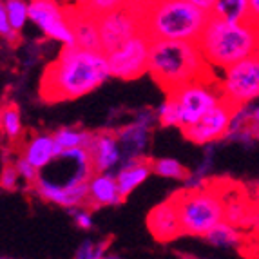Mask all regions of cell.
<instances>
[{"label":"cell","mask_w":259,"mask_h":259,"mask_svg":"<svg viewBox=\"0 0 259 259\" xmlns=\"http://www.w3.org/2000/svg\"><path fill=\"white\" fill-rule=\"evenodd\" d=\"M107 58L102 51L64 48L42 76L40 96L46 102L76 100L109 80Z\"/></svg>","instance_id":"1"},{"label":"cell","mask_w":259,"mask_h":259,"mask_svg":"<svg viewBox=\"0 0 259 259\" xmlns=\"http://www.w3.org/2000/svg\"><path fill=\"white\" fill-rule=\"evenodd\" d=\"M147 73L167 95L199 80L218 76L194 42H151Z\"/></svg>","instance_id":"2"},{"label":"cell","mask_w":259,"mask_h":259,"mask_svg":"<svg viewBox=\"0 0 259 259\" xmlns=\"http://www.w3.org/2000/svg\"><path fill=\"white\" fill-rule=\"evenodd\" d=\"M210 15L192 0L143 2L142 26L151 42H198Z\"/></svg>","instance_id":"3"},{"label":"cell","mask_w":259,"mask_h":259,"mask_svg":"<svg viewBox=\"0 0 259 259\" xmlns=\"http://www.w3.org/2000/svg\"><path fill=\"white\" fill-rule=\"evenodd\" d=\"M196 44L208 67L223 71L257 55V24L225 22L210 17Z\"/></svg>","instance_id":"4"},{"label":"cell","mask_w":259,"mask_h":259,"mask_svg":"<svg viewBox=\"0 0 259 259\" xmlns=\"http://www.w3.org/2000/svg\"><path fill=\"white\" fill-rule=\"evenodd\" d=\"M170 199L176 207L182 234L205 238L218 223L223 221L220 183L205 185L201 189H183Z\"/></svg>","instance_id":"5"},{"label":"cell","mask_w":259,"mask_h":259,"mask_svg":"<svg viewBox=\"0 0 259 259\" xmlns=\"http://www.w3.org/2000/svg\"><path fill=\"white\" fill-rule=\"evenodd\" d=\"M143 2H120L114 9L96 18L100 51L109 55L129 38L143 33Z\"/></svg>","instance_id":"6"},{"label":"cell","mask_w":259,"mask_h":259,"mask_svg":"<svg viewBox=\"0 0 259 259\" xmlns=\"http://www.w3.org/2000/svg\"><path fill=\"white\" fill-rule=\"evenodd\" d=\"M168 96H172V100L176 102L178 114H180V125L178 127L182 131L198 123L208 111H212L223 100L218 76L212 80H199V82L185 85L178 91L170 93Z\"/></svg>","instance_id":"7"},{"label":"cell","mask_w":259,"mask_h":259,"mask_svg":"<svg viewBox=\"0 0 259 259\" xmlns=\"http://www.w3.org/2000/svg\"><path fill=\"white\" fill-rule=\"evenodd\" d=\"M221 98L234 107L252 104L259 96V56L230 65L218 74Z\"/></svg>","instance_id":"8"},{"label":"cell","mask_w":259,"mask_h":259,"mask_svg":"<svg viewBox=\"0 0 259 259\" xmlns=\"http://www.w3.org/2000/svg\"><path fill=\"white\" fill-rule=\"evenodd\" d=\"M151 40L145 33L129 38L120 48L105 55L107 67L111 76L121 78V80H134L147 73V60Z\"/></svg>","instance_id":"9"},{"label":"cell","mask_w":259,"mask_h":259,"mask_svg":"<svg viewBox=\"0 0 259 259\" xmlns=\"http://www.w3.org/2000/svg\"><path fill=\"white\" fill-rule=\"evenodd\" d=\"M27 20H31L51 40L64 44V48H73L74 38L69 26V15L64 4L53 0H33L27 2Z\"/></svg>","instance_id":"10"},{"label":"cell","mask_w":259,"mask_h":259,"mask_svg":"<svg viewBox=\"0 0 259 259\" xmlns=\"http://www.w3.org/2000/svg\"><path fill=\"white\" fill-rule=\"evenodd\" d=\"M154 123V112L142 111L133 123L121 127L120 131L114 133V138H116L118 147H120L121 163L145 160V152H147L149 147V136H151V129Z\"/></svg>","instance_id":"11"},{"label":"cell","mask_w":259,"mask_h":259,"mask_svg":"<svg viewBox=\"0 0 259 259\" xmlns=\"http://www.w3.org/2000/svg\"><path fill=\"white\" fill-rule=\"evenodd\" d=\"M232 112H234V105L221 100L220 104L212 109V111H208L198 123L183 129V134H185L187 140H190L192 143H198V145L216 143L218 140L225 138L227 133H229Z\"/></svg>","instance_id":"12"},{"label":"cell","mask_w":259,"mask_h":259,"mask_svg":"<svg viewBox=\"0 0 259 259\" xmlns=\"http://www.w3.org/2000/svg\"><path fill=\"white\" fill-rule=\"evenodd\" d=\"M85 151L89 154L95 174H112V168L120 167L121 163L118 142L114 138V133H109V131L93 133Z\"/></svg>","instance_id":"13"},{"label":"cell","mask_w":259,"mask_h":259,"mask_svg":"<svg viewBox=\"0 0 259 259\" xmlns=\"http://www.w3.org/2000/svg\"><path fill=\"white\" fill-rule=\"evenodd\" d=\"M147 229L160 243L174 241L182 236V227L178 220V212L172 199L156 205L147 216Z\"/></svg>","instance_id":"14"},{"label":"cell","mask_w":259,"mask_h":259,"mask_svg":"<svg viewBox=\"0 0 259 259\" xmlns=\"http://www.w3.org/2000/svg\"><path fill=\"white\" fill-rule=\"evenodd\" d=\"M67 15H69V26L74 38V48L87 49V51H100L96 18L82 11L78 8V4L74 8L67 9Z\"/></svg>","instance_id":"15"},{"label":"cell","mask_w":259,"mask_h":259,"mask_svg":"<svg viewBox=\"0 0 259 259\" xmlns=\"http://www.w3.org/2000/svg\"><path fill=\"white\" fill-rule=\"evenodd\" d=\"M114 174H93L87 182V203L85 208L112 207L121 203Z\"/></svg>","instance_id":"16"},{"label":"cell","mask_w":259,"mask_h":259,"mask_svg":"<svg viewBox=\"0 0 259 259\" xmlns=\"http://www.w3.org/2000/svg\"><path fill=\"white\" fill-rule=\"evenodd\" d=\"M56 156L58 154H56L55 142H53V134H36V136L27 140L26 145L22 147L20 158L40 172L42 168H46L55 160Z\"/></svg>","instance_id":"17"},{"label":"cell","mask_w":259,"mask_h":259,"mask_svg":"<svg viewBox=\"0 0 259 259\" xmlns=\"http://www.w3.org/2000/svg\"><path fill=\"white\" fill-rule=\"evenodd\" d=\"M149 176H151V163L147 160H136V161L121 163L118 167V172L114 174V180H116V187L121 199H125L133 190L138 189Z\"/></svg>","instance_id":"18"},{"label":"cell","mask_w":259,"mask_h":259,"mask_svg":"<svg viewBox=\"0 0 259 259\" xmlns=\"http://www.w3.org/2000/svg\"><path fill=\"white\" fill-rule=\"evenodd\" d=\"M210 17L225 22H255L250 17V0H214Z\"/></svg>","instance_id":"19"},{"label":"cell","mask_w":259,"mask_h":259,"mask_svg":"<svg viewBox=\"0 0 259 259\" xmlns=\"http://www.w3.org/2000/svg\"><path fill=\"white\" fill-rule=\"evenodd\" d=\"M205 238H207L208 243H212L214 246H220V248H238L245 241L243 230L236 229L234 225L227 223V221L218 223Z\"/></svg>","instance_id":"20"},{"label":"cell","mask_w":259,"mask_h":259,"mask_svg":"<svg viewBox=\"0 0 259 259\" xmlns=\"http://www.w3.org/2000/svg\"><path fill=\"white\" fill-rule=\"evenodd\" d=\"M91 134L93 133H87V131H80V129H69V127L56 131L53 134L56 154H60L64 151H71V149H87L89 140H91Z\"/></svg>","instance_id":"21"},{"label":"cell","mask_w":259,"mask_h":259,"mask_svg":"<svg viewBox=\"0 0 259 259\" xmlns=\"http://www.w3.org/2000/svg\"><path fill=\"white\" fill-rule=\"evenodd\" d=\"M0 133L11 142H17L22 136V118L17 105L6 104L0 107Z\"/></svg>","instance_id":"22"},{"label":"cell","mask_w":259,"mask_h":259,"mask_svg":"<svg viewBox=\"0 0 259 259\" xmlns=\"http://www.w3.org/2000/svg\"><path fill=\"white\" fill-rule=\"evenodd\" d=\"M151 172L161 178H168V180H185L189 176V170L174 158H160V160L152 161Z\"/></svg>","instance_id":"23"},{"label":"cell","mask_w":259,"mask_h":259,"mask_svg":"<svg viewBox=\"0 0 259 259\" xmlns=\"http://www.w3.org/2000/svg\"><path fill=\"white\" fill-rule=\"evenodd\" d=\"M6 6V15H8L9 27L13 29V33H20L24 26L27 24V2L22 0H9L4 2Z\"/></svg>","instance_id":"24"},{"label":"cell","mask_w":259,"mask_h":259,"mask_svg":"<svg viewBox=\"0 0 259 259\" xmlns=\"http://www.w3.org/2000/svg\"><path fill=\"white\" fill-rule=\"evenodd\" d=\"M156 121L163 127H178L180 125V114H178L176 102L172 100V96L167 95V100L158 107V111L154 112Z\"/></svg>","instance_id":"25"},{"label":"cell","mask_w":259,"mask_h":259,"mask_svg":"<svg viewBox=\"0 0 259 259\" xmlns=\"http://www.w3.org/2000/svg\"><path fill=\"white\" fill-rule=\"evenodd\" d=\"M105 250H107V241H83L82 245L78 246L74 259H100L105 254Z\"/></svg>","instance_id":"26"},{"label":"cell","mask_w":259,"mask_h":259,"mask_svg":"<svg viewBox=\"0 0 259 259\" xmlns=\"http://www.w3.org/2000/svg\"><path fill=\"white\" fill-rule=\"evenodd\" d=\"M20 185V178L15 170L13 163H6L2 172H0V189L4 190H17Z\"/></svg>","instance_id":"27"},{"label":"cell","mask_w":259,"mask_h":259,"mask_svg":"<svg viewBox=\"0 0 259 259\" xmlns=\"http://www.w3.org/2000/svg\"><path fill=\"white\" fill-rule=\"evenodd\" d=\"M13 165H15V170H17V174H18L20 180H24V182L29 183V185H33V183L36 182V178H38V170H35V168L31 167L26 160L17 158Z\"/></svg>","instance_id":"28"},{"label":"cell","mask_w":259,"mask_h":259,"mask_svg":"<svg viewBox=\"0 0 259 259\" xmlns=\"http://www.w3.org/2000/svg\"><path fill=\"white\" fill-rule=\"evenodd\" d=\"M71 216H73L74 223H76L78 229L82 230H91L93 229V214L89 208L85 207H78V208H69Z\"/></svg>","instance_id":"29"},{"label":"cell","mask_w":259,"mask_h":259,"mask_svg":"<svg viewBox=\"0 0 259 259\" xmlns=\"http://www.w3.org/2000/svg\"><path fill=\"white\" fill-rule=\"evenodd\" d=\"M0 36L8 40L17 38V33H13V29L9 27L8 15H6V6L4 2H0Z\"/></svg>","instance_id":"30"},{"label":"cell","mask_w":259,"mask_h":259,"mask_svg":"<svg viewBox=\"0 0 259 259\" xmlns=\"http://www.w3.org/2000/svg\"><path fill=\"white\" fill-rule=\"evenodd\" d=\"M100 259H120L118 255H112V254H104Z\"/></svg>","instance_id":"31"},{"label":"cell","mask_w":259,"mask_h":259,"mask_svg":"<svg viewBox=\"0 0 259 259\" xmlns=\"http://www.w3.org/2000/svg\"><path fill=\"white\" fill-rule=\"evenodd\" d=\"M0 259H6V257H0Z\"/></svg>","instance_id":"32"}]
</instances>
